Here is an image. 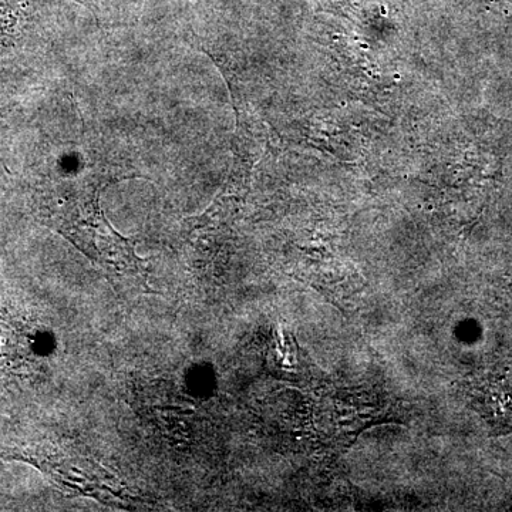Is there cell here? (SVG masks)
I'll return each mask as SVG.
<instances>
[{
  "instance_id": "1",
  "label": "cell",
  "mask_w": 512,
  "mask_h": 512,
  "mask_svg": "<svg viewBox=\"0 0 512 512\" xmlns=\"http://www.w3.org/2000/svg\"><path fill=\"white\" fill-rule=\"evenodd\" d=\"M77 2L86 3V2H87V0H77Z\"/></svg>"
}]
</instances>
